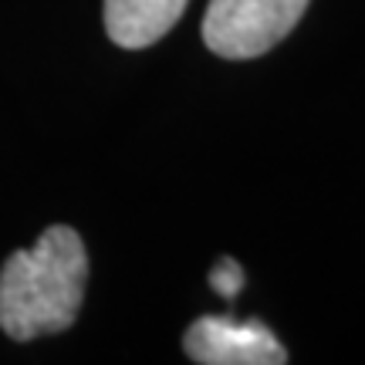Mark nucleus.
<instances>
[{"mask_svg":"<svg viewBox=\"0 0 365 365\" xmlns=\"http://www.w3.org/2000/svg\"><path fill=\"white\" fill-rule=\"evenodd\" d=\"M88 281V254L75 227H48L31 250H17L0 271V328L31 341L75 325Z\"/></svg>","mask_w":365,"mask_h":365,"instance_id":"1","label":"nucleus"},{"mask_svg":"<svg viewBox=\"0 0 365 365\" xmlns=\"http://www.w3.org/2000/svg\"><path fill=\"white\" fill-rule=\"evenodd\" d=\"M308 11V0H210L203 44L220 58L244 61L271 51Z\"/></svg>","mask_w":365,"mask_h":365,"instance_id":"2","label":"nucleus"},{"mask_svg":"<svg viewBox=\"0 0 365 365\" xmlns=\"http://www.w3.org/2000/svg\"><path fill=\"white\" fill-rule=\"evenodd\" d=\"M186 355L200 365H284V345L264 322L234 314H203L186 328Z\"/></svg>","mask_w":365,"mask_h":365,"instance_id":"3","label":"nucleus"},{"mask_svg":"<svg viewBox=\"0 0 365 365\" xmlns=\"http://www.w3.org/2000/svg\"><path fill=\"white\" fill-rule=\"evenodd\" d=\"M190 0H105V31L118 48H149L170 34Z\"/></svg>","mask_w":365,"mask_h":365,"instance_id":"4","label":"nucleus"},{"mask_svg":"<svg viewBox=\"0 0 365 365\" xmlns=\"http://www.w3.org/2000/svg\"><path fill=\"white\" fill-rule=\"evenodd\" d=\"M210 287L220 294V298L234 301L240 294V287H244V267L234 261V257H220V261L213 264V271H210Z\"/></svg>","mask_w":365,"mask_h":365,"instance_id":"5","label":"nucleus"}]
</instances>
